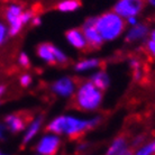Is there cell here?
Returning <instances> with one entry per match:
<instances>
[{
  "mask_svg": "<svg viewBox=\"0 0 155 155\" xmlns=\"http://www.w3.org/2000/svg\"><path fill=\"white\" fill-rule=\"evenodd\" d=\"M90 82L92 83L97 89L105 91L109 88L110 85V78H109L108 73L104 70L97 71L91 75L90 78Z\"/></svg>",
  "mask_w": 155,
  "mask_h": 155,
  "instance_id": "cell-13",
  "label": "cell"
},
{
  "mask_svg": "<svg viewBox=\"0 0 155 155\" xmlns=\"http://www.w3.org/2000/svg\"><path fill=\"white\" fill-rule=\"evenodd\" d=\"M36 155H39V154H36Z\"/></svg>",
  "mask_w": 155,
  "mask_h": 155,
  "instance_id": "cell-36",
  "label": "cell"
},
{
  "mask_svg": "<svg viewBox=\"0 0 155 155\" xmlns=\"http://www.w3.org/2000/svg\"><path fill=\"white\" fill-rule=\"evenodd\" d=\"M146 2H147L151 7H153V8H155V0H145Z\"/></svg>",
  "mask_w": 155,
  "mask_h": 155,
  "instance_id": "cell-33",
  "label": "cell"
},
{
  "mask_svg": "<svg viewBox=\"0 0 155 155\" xmlns=\"http://www.w3.org/2000/svg\"><path fill=\"white\" fill-rule=\"evenodd\" d=\"M133 155H155V140L143 144L136 150Z\"/></svg>",
  "mask_w": 155,
  "mask_h": 155,
  "instance_id": "cell-18",
  "label": "cell"
},
{
  "mask_svg": "<svg viewBox=\"0 0 155 155\" xmlns=\"http://www.w3.org/2000/svg\"><path fill=\"white\" fill-rule=\"evenodd\" d=\"M4 124L7 127V130H9L12 134H17L25 130L26 128V120L23 116L17 114H9L5 117Z\"/></svg>",
  "mask_w": 155,
  "mask_h": 155,
  "instance_id": "cell-10",
  "label": "cell"
},
{
  "mask_svg": "<svg viewBox=\"0 0 155 155\" xmlns=\"http://www.w3.org/2000/svg\"><path fill=\"white\" fill-rule=\"evenodd\" d=\"M31 81H33L31 75V74H28V73L21 74L20 78H19V83L23 88H27V87H29V85L31 84Z\"/></svg>",
  "mask_w": 155,
  "mask_h": 155,
  "instance_id": "cell-22",
  "label": "cell"
},
{
  "mask_svg": "<svg viewBox=\"0 0 155 155\" xmlns=\"http://www.w3.org/2000/svg\"><path fill=\"white\" fill-rule=\"evenodd\" d=\"M87 147H88V144L87 143H81L80 145H78V151H84V150H87Z\"/></svg>",
  "mask_w": 155,
  "mask_h": 155,
  "instance_id": "cell-30",
  "label": "cell"
},
{
  "mask_svg": "<svg viewBox=\"0 0 155 155\" xmlns=\"http://www.w3.org/2000/svg\"><path fill=\"white\" fill-rule=\"evenodd\" d=\"M43 120H44L43 117L38 116V117H36L35 119L31 120V123L26 126L25 133H24V136H23V144L31 143V140L37 136V134H38L39 130H41V128H42Z\"/></svg>",
  "mask_w": 155,
  "mask_h": 155,
  "instance_id": "cell-12",
  "label": "cell"
},
{
  "mask_svg": "<svg viewBox=\"0 0 155 155\" xmlns=\"http://www.w3.org/2000/svg\"><path fill=\"white\" fill-rule=\"evenodd\" d=\"M65 39L66 42L70 44L71 46L74 47L75 50H87L88 44L85 41V37L83 35L81 29L79 28H72L65 33Z\"/></svg>",
  "mask_w": 155,
  "mask_h": 155,
  "instance_id": "cell-9",
  "label": "cell"
},
{
  "mask_svg": "<svg viewBox=\"0 0 155 155\" xmlns=\"http://www.w3.org/2000/svg\"><path fill=\"white\" fill-rule=\"evenodd\" d=\"M18 63H19L20 66L23 68H28L31 65V60H29V56H28L25 52H21L18 56Z\"/></svg>",
  "mask_w": 155,
  "mask_h": 155,
  "instance_id": "cell-21",
  "label": "cell"
},
{
  "mask_svg": "<svg viewBox=\"0 0 155 155\" xmlns=\"http://www.w3.org/2000/svg\"><path fill=\"white\" fill-rule=\"evenodd\" d=\"M24 12L23 7L18 4H12L6 8L5 12V18L7 21L8 29H9V36H16L20 33L25 26V24L21 20V14Z\"/></svg>",
  "mask_w": 155,
  "mask_h": 155,
  "instance_id": "cell-5",
  "label": "cell"
},
{
  "mask_svg": "<svg viewBox=\"0 0 155 155\" xmlns=\"http://www.w3.org/2000/svg\"><path fill=\"white\" fill-rule=\"evenodd\" d=\"M145 0H117L113 10L126 20L140 15L145 7Z\"/></svg>",
  "mask_w": 155,
  "mask_h": 155,
  "instance_id": "cell-4",
  "label": "cell"
},
{
  "mask_svg": "<svg viewBox=\"0 0 155 155\" xmlns=\"http://www.w3.org/2000/svg\"><path fill=\"white\" fill-rule=\"evenodd\" d=\"M53 53H54L55 62L58 63V64H65V63H68V60H69L68 55L60 47L53 45Z\"/></svg>",
  "mask_w": 155,
  "mask_h": 155,
  "instance_id": "cell-19",
  "label": "cell"
},
{
  "mask_svg": "<svg viewBox=\"0 0 155 155\" xmlns=\"http://www.w3.org/2000/svg\"><path fill=\"white\" fill-rule=\"evenodd\" d=\"M126 23L130 26V27H133V26H135V25H137V24L140 23L138 21V19H137V17H130V18H128V19H126Z\"/></svg>",
  "mask_w": 155,
  "mask_h": 155,
  "instance_id": "cell-28",
  "label": "cell"
},
{
  "mask_svg": "<svg viewBox=\"0 0 155 155\" xmlns=\"http://www.w3.org/2000/svg\"><path fill=\"white\" fill-rule=\"evenodd\" d=\"M134 72V80L135 81H140V79H142V77H143V72H142V70H135L133 71Z\"/></svg>",
  "mask_w": 155,
  "mask_h": 155,
  "instance_id": "cell-29",
  "label": "cell"
},
{
  "mask_svg": "<svg viewBox=\"0 0 155 155\" xmlns=\"http://www.w3.org/2000/svg\"><path fill=\"white\" fill-rule=\"evenodd\" d=\"M101 117L94 116L89 119L79 118L73 115H60L51 120L46 125V130L56 135H65L70 138H75L84 134L100 124Z\"/></svg>",
  "mask_w": 155,
  "mask_h": 155,
  "instance_id": "cell-1",
  "label": "cell"
},
{
  "mask_svg": "<svg viewBox=\"0 0 155 155\" xmlns=\"http://www.w3.org/2000/svg\"><path fill=\"white\" fill-rule=\"evenodd\" d=\"M77 83L70 77H62L58 79L56 81L52 83L51 90L53 92L62 98H70L72 97L77 91Z\"/></svg>",
  "mask_w": 155,
  "mask_h": 155,
  "instance_id": "cell-8",
  "label": "cell"
},
{
  "mask_svg": "<svg viewBox=\"0 0 155 155\" xmlns=\"http://www.w3.org/2000/svg\"><path fill=\"white\" fill-rule=\"evenodd\" d=\"M61 145V138L56 134H45L39 138L36 145V152L39 155H56Z\"/></svg>",
  "mask_w": 155,
  "mask_h": 155,
  "instance_id": "cell-6",
  "label": "cell"
},
{
  "mask_svg": "<svg viewBox=\"0 0 155 155\" xmlns=\"http://www.w3.org/2000/svg\"><path fill=\"white\" fill-rule=\"evenodd\" d=\"M128 150H129V146H128L127 140L124 136H118L111 142L110 146L106 152V155H121Z\"/></svg>",
  "mask_w": 155,
  "mask_h": 155,
  "instance_id": "cell-14",
  "label": "cell"
},
{
  "mask_svg": "<svg viewBox=\"0 0 155 155\" xmlns=\"http://www.w3.org/2000/svg\"><path fill=\"white\" fill-rule=\"evenodd\" d=\"M81 31L85 37L88 47L94 50V48H99L104 44V39L94 26V17H90L88 19H85L82 25Z\"/></svg>",
  "mask_w": 155,
  "mask_h": 155,
  "instance_id": "cell-7",
  "label": "cell"
},
{
  "mask_svg": "<svg viewBox=\"0 0 155 155\" xmlns=\"http://www.w3.org/2000/svg\"><path fill=\"white\" fill-rule=\"evenodd\" d=\"M129 68L132 69L133 71H135V70H140V60L138 58H133L129 60Z\"/></svg>",
  "mask_w": 155,
  "mask_h": 155,
  "instance_id": "cell-24",
  "label": "cell"
},
{
  "mask_svg": "<svg viewBox=\"0 0 155 155\" xmlns=\"http://www.w3.org/2000/svg\"><path fill=\"white\" fill-rule=\"evenodd\" d=\"M101 64L100 60H98L96 58H84V60H81L74 65V70L75 72H87V71L90 70H94L99 68Z\"/></svg>",
  "mask_w": 155,
  "mask_h": 155,
  "instance_id": "cell-16",
  "label": "cell"
},
{
  "mask_svg": "<svg viewBox=\"0 0 155 155\" xmlns=\"http://www.w3.org/2000/svg\"><path fill=\"white\" fill-rule=\"evenodd\" d=\"M150 39H152V41H154L155 42V28L153 29V31H150Z\"/></svg>",
  "mask_w": 155,
  "mask_h": 155,
  "instance_id": "cell-32",
  "label": "cell"
},
{
  "mask_svg": "<svg viewBox=\"0 0 155 155\" xmlns=\"http://www.w3.org/2000/svg\"><path fill=\"white\" fill-rule=\"evenodd\" d=\"M37 55L38 58L44 61L47 64H56L54 58V53H53V45L48 44V43H42L39 44L37 47Z\"/></svg>",
  "mask_w": 155,
  "mask_h": 155,
  "instance_id": "cell-15",
  "label": "cell"
},
{
  "mask_svg": "<svg viewBox=\"0 0 155 155\" xmlns=\"http://www.w3.org/2000/svg\"><path fill=\"white\" fill-rule=\"evenodd\" d=\"M8 37H9L8 25L0 20V46H2L5 43L7 42Z\"/></svg>",
  "mask_w": 155,
  "mask_h": 155,
  "instance_id": "cell-20",
  "label": "cell"
},
{
  "mask_svg": "<svg viewBox=\"0 0 155 155\" xmlns=\"http://www.w3.org/2000/svg\"><path fill=\"white\" fill-rule=\"evenodd\" d=\"M80 7H81V2L79 0H61L56 5V9L61 12H77Z\"/></svg>",
  "mask_w": 155,
  "mask_h": 155,
  "instance_id": "cell-17",
  "label": "cell"
},
{
  "mask_svg": "<svg viewBox=\"0 0 155 155\" xmlns=\"http://www.w3.org/2000/svg\"><path fill=\"white\" fill-rule=\"evenodd\" d=\"M0 106H1V102H0Z\"/></svg>",
  "mask_w": 155,
  "mask_h": 155,
  "instance_id": "cell-35",
  "label": "cell"
},
{
  "mask_svg": "<svg viewBox=\"0 0 155 155\" xmlns=\"http://www.w3.org/2000/svg\"><path fill=\"white\" fill-rule=\"evenodd\" d=\"M145 142V136L144 135H137L134 137V140H132V146L134 147H140L143 145V143Z\"/></svg>",
  "mask_w": 155,
  "mask_h": 155,
  "instance_id": "cell-23",
  "label": "cell"
},
{
  "mask_svg": "<svg viewBox=\"0 0 155 155\" xmlns=\"http://www.w3.org/2000/svg\"><path fill=\"white\" fill-rule=\"evenodd\" d=\"M31 23L33 26H39L41 24H42V18L39 17V16H35L34 15V17L31 18Z\"/></svg>",
  "mask_w": 155,
  "mask_h": 155,
  "instance_id": "cell-27",
  "label": "cell"
},
{
  "mask_svg": "<svg viewBox=\"0 0 155 155\" xmlns=\"http://www.w3.org/2000/svg\"><path fill=\"white\" fill-rule=\"evenodd\" d=\"M104 100L102 91L97 89L90 81H85L79 85L74 93V106L82 111L97 110Z\"/></svg>",
  "mask_w": 155,
  "mask_h": 155,
  "instance_id": "cell-3",
  "label": "cell"
},
{
  "mask_svg": "<svg viewBox=\"0 0 155 155\" xmlns=\"http://www.w3.org/2000/svg\"><path fill=\"white\" fill-rule=\"evenodd\" d=\"M94 26L104 42H113L123 35L126 28V20L111 10L94 17Z\"/></svg>",
  "mask_w": 155,
  "mask_h": 155,
  "instance_id": "cell-2",
  "label": "cell"
},
{
  "mask_svg": "<svg viewBox=\"0 0 155 155\" xmlns=\"http://www.w3.org/2000/svg\"><path fill=\"white\" fill-rule=\"evenodd\" d=\"M150 35V31L148 27L145 24L138 23L137 25L133 26L128 29L127 34H126V42L128 43H135L140 42L145 39L147 36Z\"/></svg>",
  "mask_w": 155,
  "mask_h": 155,
  "instance_id": "cell-11",
  "label": "cell"
},
{
  "mask_svg": "<svg viewBox=\"0 0 155 155\" xmlns=\"http://www.w3.org/2000/svg\"><path fill=\"white\" fill-rule=\"evenodd\" d=\"M146 50L152 56H154L155 58V42L154 41H152V39H148L147 42H146Z\"/></svg>",
  "mask_w": 155,
  "mask_h": 155,
  "instance_id": "cell-25",
  "label": "cell"
},
{
  "mask_svg": "<svg viewBox=\"0 0 155 155\" xmlns=\"http://www.w3.org/2000/svg\"><path fill=\"white\" fill-rule=\"evenodd\" d=\"M5 92H6V87L2 84H0V98L4 96Z\"/></svg>",
  "mask_w": 155,
  "mask_h": 155,
  "instance_id": "cell-31",
  "label": "cell"
},
{
  "mask_svg": "<svg viewBox=\"0 0 155 155\" xmlns=\"http://www.w3.org/2000/svg\"><path fill=\"white\" fill-rule=\"evenodd\" d=\"M6 132H7V127L4 123H0V140H4L6 137Z\"/></svg>",
  "mask_w": 155,
  "mask_h": 155,
  "instance_id": "cell-26",
  "label": "cell"
},
{
  "mask_svg": "<svg viewBox=\"0 0 155 155\" xmlns=\"http://www.w3.org/2000/svg\"><path fill=\"white\" fill-rule=\"evenodd\" d=\"M0 155H9V154H7V153H4L2 151H0Z\"/></svg>",
  "mask_w": 155,
  "mask_h": 155,
  "instance_id": "cell-34",
  "label": "cell"
}]
</instances>
